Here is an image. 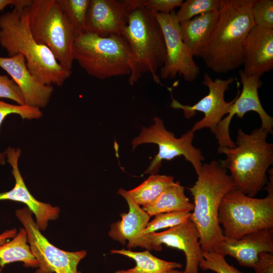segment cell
<instances>
[{
  "instance_id": "6da1fadb",
  "label": "cell",
  "mask_w": 273,
  "mask_h": 273,
  "mask_svg": "<svg viewBox=\"0 0 273 273\" xmlns=\"http://www.w3.org/2000/svg\"><path fill=\"white\" fill-rule=\"evenodd\" d=\"M254 1L222 0L217 21L201 56L214 72L226 73L243 65L244 42L255 25L251 11Z\"/></svg>"
},
{
  "instance_id": "7a4b0ae2",
  "label": "cell",
  "mask_w": 273,
  "mask_h": 273,
  "mask_svg": "<svg viewBox=\"0 0 273 273\" xmlns=\"http://www.w3.org/2000/svg\"><path fill=\"white\" fill-rule=\"evenodd\" d=\"M0 45L9 57L22 55L29 71L46 85L60 86L71 75L72 71L62 67L47 46L34 39L26 8H14L0 16Z\"/></svg>"
},
{
  "instance_id": "3957f363",
  "label": "cell",
  "mask_w": 273,
  "mask_h": 273,
  "mask_svg": "<svg viewBox=\"0 0 273 273\" xmlns=\"http://www.w3.org/2000/svg\"><path fill=\"white\" fill-rule=\"evenodd\" d=\"M269 132L261 127L249 134L238 129L236 146L217 150L225 159L219 162L228 169L236 189L255 197L267 183V172L273 164V144L267 142Z\"/></svg>"
},
{
  "instance_id": "277c9868",
  "label": "cell",
  "mask_w": 273,
  "mask_h": 273,
  "mask_svg": "<svg viewBox=\"0 0 273 273\" xmlns=\"http://www.w3.org/2000/svg\"><path fill=\"white\" fill-rule=\"evenodd\" d=\"M235 188L227 170L216 160L203 164L195 184L188 188L194 200L189 219L199 232L203 251L213 252L215 245L223 239L218 220L219 207L224 196Z\"/></svg>"
},
{
  "instance_id": "5b68a950",
  "label": "cell",
  "mask_w": 273,
  "mask_h": 273,
  "mask_svg": "<svg viewBox=\"0 0 273 273\" xmlns=\"http://www.w3.org/2000/svg\"><path fill=\"white\" fill-rule=\"evenodd\" d=\"M121 35L130 49L129 84L133 85L148 73L155 83L163 85L157 73L165 61L166 47L162 29L153 13L144 6L130 11Z\"/></svg>"
},
{
  "instance_id": "8992f818",
  "label": "cell",
  "mask_w": 273,
  "mask_h": 273,
  "mask_svg": "<svg viewBox=\"0 0 273 273\" xmlns=\"http://www.w3.org/2000/svg\"><path fill=\"white\" fill-rule=\"evenodd\" d=\"M72 56L89 75L99 79L130 74V49L122 35L81 33L74 42Z\"/></svg>"
},
{
  "instance_id": "52a82bcc",
  "label": "cell",
  "mask_w": 273,
  "mask_h": 273,
  "mask_svg": "<svg viewBox=\"0 0 273 273\" xmlns=\"http://www.w3.org/2000/svg\"><path fill=\"white\" fill-rule=\"evenodd\" d=\"M28 24L34 39L47 46L59 64L71 70L72 48L78 35L70 24L57 0H31L26 8Z\"/></svg>"
},
{
  "instance_id": "ba28073f",
  "label": "cell",
  "mask_w": 273,
  "mask_h": 273,
  "mask_svg": "<svg viewBox=\"0 0 273 273\" xmlns=\"http://www.w3.org/2000/svg\"><path fill=\"white\" fill-rule=\"evenodd\" d=\"M218 220L225 237L237 239L263 229L273 228V191L263 198L250 197L234 189L222 199Z\"/></svg>"
},
{
  "instance_id": "9c48e42d",
  "label": "cell",
  "mask_w": 273,
  "mask_h": 273,
  "mask_svg": "<svg viewBox=\"0 0 273 273\" xmlns=\"http://www.w3.org/2000/svg\"><path fill=\"white\" fill-rule=\"evenodd\" d=\"M153 121L154 124L150 127H143L140 134L131 142L132 150L143 144L152 143L158 146V154L144 174H157L163 160H171L182 155L186 160L191 163L198 175L201 171L204 157L200 149L192 144L195 132L190 129L180 138H176L173 132L166 129L160 118L155 116Z\"/></svg>"
},
{
  "instance_id": "30bf717a",
  "label": "cell",
  "mask_w": 273,
  "mask_h": 273,
  "mask_svg": "<svg viewBox=\"0 0 273 273\" xmlns=\"http://www.w3.org/2000/svg\"><path fill=\"white\" fill-rule=\"evenodd\" d=\"M27 207L17 209L16 215L25 230L30 250L38 263L35 273H53L57 270L78 273L79 262L86 254L85 250L66 251L52 245L41 233Z\"/></svg>"
},
{
  "instance_id": "8fae6325",
  "label": "cell",
  "mask_w": 273,
  "mask_h": 273,
  "mask_svg": "<svg viewBox=\"0 0 273 273\" xmlns=\"http://www.w3.org/2000/svg\"><path fill=\"white\" fill-rule=\"evenodd\" d=\"M153 13L162 29L166 47V59L160 69L161 77L173 79L179 75L186 81H194L200 70L183 40L175 11L169 14Z\"/></svg>"
},
{
  "instance_id": "7c38bea8",
  "label": "cell",
  "mask_w": 273,
  "mask_h": 273,
  "mask_svg": "<svg viewBox=\"0 0 273 273\" xmlns=\"http://www.w3.org/2000/svg\"><path fill=\"white\" fill-rule=\"evenodd\" d=\"M235 79L234 77H230L226 79L216 78L213 80L208 73H205L202 84L208 88V94L193 106L180 103L173 97L172 88L168 87L172 98L170 107L183 110L187 118L194 116L196 111L203 112L204 117L196 122L191 129L195 132L204 128H209L214 133L217 124L224 115L228 114L236 99L237 96L229 102L224 99L225 92L229 89V85Z\"/></svg>"
},
{
  "instance_id": "4fadbf2b",
  "label": "cell",
  "mask_w": 273,
  "mask_h": 273,
  "mask_svg": "<svg viewBox=\"0 0 273 273\" xmlns=\"http://www.w3.org/2000/svg\"><path fill=\"white\" fill-rule=\"evenodd\" d=\"M200 234L195 224L190 219L168 230L144 236L133 245L150 251L162 250V245L184 252L186 264L183 273H199V263L203 260L199 240Z\"/></svg>"
},
{
  "instance_id": "5bb4252c",
  "label": "cell",
  "mask_w": 273,
  "mask_h": 273,
  "mask_svg": "<svg viewBox=\"0 0 273 273\" xmlns=\"http://www.w3.org/2000/svg\"><path fill=\"white\" fill-rule=\"evenodd\" d=\"M239 74L243 86L242 91L240 93L238 90L236 99L228 114L218 123L213 133L218 144L217 150L236 146L231 138L229 131L231 120L235 115L242 118L247 112H255L260 117L261 127L266 129L269 133H273V118L265 111L259 97L258 89L262 84L260 77L256 75H246L242 70L239 71Z\"/></svg>"
},
{
  "instance_id": "9a60e30c",
  "label": "cell",
  "mask_w": 273,
  "mask_h": 273,
  "mask_svg": "<svg viewBox=\"0 0 273 273\" xmlns=\"http://www.w3.org/2000/svg\"><path fill=\"white\" fill-rule=\"evenodd\" d=\"M4 153L7 162L12 168L15 185L11 190L0 193V201L11 200L24 203L35 215L36 223L40 231L46 230L49 221L58 217L59 208L37 200L28 191L19 168L20 149L9 147Z\"/></svg>"
},
{
  "instance_id": "2e32d148",
  "label": "cell",
  "mask_w": 273,
  "mask_h": 273,
  "mask_svg": "<svg viewBox=\"0 0 273 273\" xmlns=\"http://www.w3.org/2000/svg\"><path fill=\"white\" fill-rule=\"evenodd\" d=\"M273 252V228L259 230L237 239L224 236L213 252L230 256L244 267H252L261 252Z\"/></svg>"
},
{
  "instance_id": "e0dca14e",
  "label": "cell",
  "mask_w": 273,
  "mask_h": 273,
  "mask_svg": "<svg viewBox=\"0 0 273 273\" xmlns=\"http://www.w3.org/2000/svg\"><path fill=\"white\" fill-rule=\"evenodd\" d=\"M0 67L10 75L18 86L25 105L39 109L48 105L54 91L53 86L41 83L31 74L22 55L0 57Z\"/></svg>"
},
{
  "instance_id": "ac0fdd59",
  "label": "cell",
  "mask_w": 273,
  "mask_h": 273,
  "mask_svg": "<svg viewBox=\"0 0 273 273\" xmlns=\"http://www.w3.org/2000/svg\"><path fill=\"white\" fill-rule=\"evenodd\" d=\"M129 13L125 0H90L86 32L102 37L121 35Z\"/></svg>"
},
{
  "instance_id": "d6986e66",
  "label": "cell",
  "mask_w": 273,
  "mask_h": 273,
  "mask_svg": "<svg viewBox=\"0 0 273 273\" xmlns=\"http://www.w3.org/2000/svg\"><path fill=\"white\" fill-rule=\"evenodd\" d=\"M244 73L260 77L273 68V29L255 25L243 44Z\"/></svg>"
},
{
  "instance_id": "ffe728a7",
  "label": "cell",
  "mask_w": 273,
  "mask_h": 273,
  "mask_svg": "<svg viewBox=\"0 0 273 273\" xmlns=\"http://www.w3.org/2000/svg\"><path fill=\"white\" fill-rule=\"evenodd\" d=\"M118 194L126 200L128 211L120 214L121 220L111 224L108 236L123 245L127 242V247L130 250L145 229L151 216L135 202L128 191L120 188Z\"/></svg>"
},
{
  "instance_id": "44dd1931",
  "label": "cell",
  "mask_w": 273,
  "mask_h": 273,
  "mask_svg": "<svg viewBox=\"0 0 273 273\" xmlns=\"http://www.w3.org/2000/svg\"><path fill=\"white\" fill-rule=\"evenodd\" d=\"M218 15L219 10H214L179 23L183 40L193 57L201 56L215 26Z\"/></svg>"
},
{
  "instance_id": "7402d4cb",
  "label": "cell",
  "mask_w": 273,
  "mask_h": 273,
  "mask_svg": "<svg viewBox=\"0 0 273 273\" xmlns=\"http://www.w3.org/2000/svg\"><path fill=\"white\" fill-rule=\"evenodd\" d=\"M111 253L126 256L135 262L134 267L127 270H118L115 273H183L177 270L183 265L180 263L168 261L153 255L148 250L134 252L124 249L111 250Z\"/></svg>"
},
{
  "instance_id": "603a6c76",
  "label": "cell",
  "mask_w": 273,
  "mask_h": 273,
  "mask_svg": "<svg viewBox=\"0 0 273 273\" xmlns=\"http://www.w3.org/2000/svg\"><path fill=\"white\" fill-rule=\"evenodd\" d=\"M142 208L151 217L163 213L191 212L194 209V204L185 195L184 187L177 181L165 189L153 202Z\"/></svg>"
},
{
  "instance_id": "cb8c5ba5",
  "label": "cell",
  "mask_w": 273,
  "mask_h": 273,
  "mask_svg": "<svg viewBox=\"0 0 273 273\" xmlns=\"http://www.w3.org/2000/svg\"><path fill=\"white\" fill-rule=\"evenodd\" d=\"M16 261L24 262L26 267L38 266V261L30 250L24 228L20 229L11 241L0 246V273L5 265Z\"/></svg>"
},
{
  "instance_id": "d4e9b609",
  "label": "cell",
  "mask_w": 273,
  "mask_h": 273,
  "mask_svg": "<svg viewBox=\"0 0 273 273\" xmlns=\"http://www.w3.org/2000/svg\"><path fill=\"white\" fill-rule=\"evenodd\" d=\"M172 176L151 174L136 188L128 191L135 202L144 206L153 202L175 181Z\"/></svg>"
},
{
  "instance_id": "484cf974",
  "label": "cell",
  "mask_w": 273,
  "mask_h": 273,
  "mask_svg": "<svg viewBox=\"0 0 273 273\" xmlns=\"http://www.w3.org/2000/svg\"><path fill=\"white\" fill-rule=\"evenodd\" d=\"M64 15L79 35L86 32L90 0H57Z\"/></svg>"
},
{
  "instance_id": "4316f807",
  "label": "cell",
  "mask_w": 273,
  "mask_h": 273,
  "mask_svg": "<svg viewBox=\"0 0 273 273\" xmlns=\"http://www.w3.org/2000/svg\"><path fill=\"white\" fill-rule=\"evenodd\" d=\"M222 0H187L183 2L179 10L175 12L179 23L193 17L214 10H219Z\"/></svg>"
},
{
  "instance_id": "83f0119b",
  "label": "cell",
  "mask_w": 273,
  "mask_h": 273,
  "mask_svg": "<svg viewBox=\"0 0 273 273\" xmlns=\"http://www.w3.org/2000/svg\"><path fill=\"white\" fill-rule=\"evenodd\" d=\"M191 214V212L188 211H177L156 214L154 215V219L148 222L138 240L144 236L156 232L158 230L171 228L180 224L188 220Z\"/></svg>"
},
{
  "instance_id": "f1b7e54d",
  "label": "cell",
  "mask_w": 273,
  "mask_h": 273,
  "mask_svg": "<svg viewBox=\"0 0 273 273\" xmlns=\"http://www.w3.org/2000/svg\"><path fill=\"white\" fill-rule=\"evenodd\" d=\"M12 114L19 115L22 119H37L41 118L42 113L40 109L27 105H13L0 100V128L5 118ZM4 153L0 152V165L6 163Z\"/></svg>"
},
{
  "instance_id": "f546056e",
  "label": "cell",
  "mask_w": 273,
  "mask_h": 273,
  "mask_svg": "<svg viewBox=\"0 0 273 273\" xmlns=\"http://www.w3.org/2000/svg\"><path fill=\"white\" fill-rule=\"evenodd\" d=\"M203 260L199 266L203 270L216 273H243L226 261L225 256L214 252L203 251Z\"/></svg>"
},
{
  "instance_id": "4dcf8cb0",
  "label": "cell",
  "mask_w": 273,
  "mask_h": 273,
  "mask_svg": "<svg viewBox=\"0 0 273 273\" xmlns=\"http://www.w3.org/2000/svg\"><path fill=\"white\" fill-rule=\"evenodd\" d=\"M251 11L255 25L273 29L272 0H254Z\"/></svg>"
},
{
  "instance_id": "1f68e13d",
  "label": "cell",
  "mask_w": 273,
  "mask_h": 273,
  "mask_svg": "<svg viewBox=\"0 0 273 273\" xmlns=\"http://www.w3.org/2000/svg\"><path fill=\"white\" fill-rule=\"evenodd\" d=\"M0 98L10 99L18 105H24L23 95L15 82L6 75H0Z\"/></svg>"
},
{
  "instance_id": "d6a6232c",
  "label": "cell",
  "mask_w": 273,
  "mask_h": 273,
  "mask_svg": "<svg viewBox=\"0 0 273 273\" xmlns=\"http://www.w3.org/2000/svg\"><path fill=\"white\" fill-rule=\"evenodd\" d=\"M183 0H146L144 7L152 12L169 14L176 7H180Z\"/></svg>"
},
{
  "instance_id": "836d02e7",
  "label": "cell",
  "mask_w": 273,
  "mask_h": 273,
  "mask_svg": "<svg viewBox=\"0 0 273 273\" xmlns=\"http://www.w3.org/2000/svg\"><path fill=\"white\" fill-rule=\"evenodd\" d=\"M252 268L255 273H273V252H260Z\"/></svg>"
},
{
  "instance_id": "e575fe53",
  "label": "cell",
  "mask_w": 273,
  "mask_h": 273,
  "mask_svg": "<svg viewBox=\"0 0 273 273\" xmlns=\"http://www.w3.org/2000/svg\"><path fill=\"white\" fill-rule=\"evenodd\" d=\"M31 0H0V12L6 7L12 5L15 8L23 10L29 6Z\"/></svg>"
},
{
  "instance_id": "d590c367",
  "label": "cell",
  "mask_w": 273,
  "mask_h": 273,
  "mask_svg": "<svg viewBox=\"0 0 273 273\" xmlns=\"http://www.w3.org/2000/svg\"><path fill=\"white\" fill-rule=\"evenodd\" d=\"M16 229H12L5 231L0 234V246L7 242V241L11 238H14L16 235Z\"/></svg>"
},
{
  "instance_id": "8d00e7d4",
  "label": "cell",
  "mask_w": 273,
  "mask_h": 273,
  "mask_svg": "<svg viewBox=\"0 0 273 273\" xmlns=\"http://www.w3.org/2000/svg\"><path fill=\"white\" fill-rule=\"evenodd\" d=\"M56 273H68V272H65V271H59V270H57L55 272ZM78 273H80V271H79Z\"/></svg>"
}]
</instances>
